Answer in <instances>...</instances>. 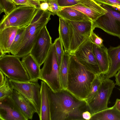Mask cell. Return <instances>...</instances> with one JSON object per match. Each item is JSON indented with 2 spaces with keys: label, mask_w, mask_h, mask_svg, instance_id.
Instances as JSON below:
<instances>
[{
  "label": "cell",
  "mask_w": 120,
  "mask_h": 120,
  "mask_svg": "<svg viewBox=\"0 0 120 120\" xmlns=\"http://www.w3.org/2000/svg\"><path fill=\"white\" fill-rule=\"evenodd\" d=\"M49 95L50 120H84L82 114L87 107L85 101L77 99L66 90L54 92L49 88Z\"/></svg>",
  "instance_id": "6da1fadb"
},
{
  "label": "cell",
  "mask_w": 120,
  "mask_h": 120,
  "mask_svg": "<svg viewBox=\"0 0 120 120\" xmlns=\"http://www.w3.org/2000/svg\"><path fill=\"white\" fill-rule=\"evenodd\" d=\"M97 75L80 64L74 55H70L66 90L77 99L85 101Z\"/></svg>",
  "instance_id": "7a4b0ae2"
},
{
  "label": "cell",
  "mask_w": 120,
  "mask_h": 120,
  "mask_svg": "<svg viewBox=\"0 0 120 120\" xmlns=\"http://www.w3.org/2000/svg\"><path fill=\"white\" fill-rule=\"evenodd\" d=\"M48 11L39 9L30 23L25 27L23 38L20 49L15 55L20 59L30 54L40 31L51 19Z\"/></svg>",
  "instance_id": "3957f363"
},
{
  "label": "cell",
  "mask_w": 120,
  "mask_h": 120,
  "mask_svg": "<svg viewBox=\"0 0 120 120\" xmlns=\"http://www.w3.org/2000/svg\"><path fill=\"white\" fill-rule=\"evenodd\" d=\"M39 79L45 82L53 92L62 90L59 68L54 43H52L43 66L41 69Z\"/></svg>",
  "instance_id": "277c9868"
},
{
  "label": "cell",
  "mask_w": 120,
  "mask_h": 120,
  "mask_svg": "<svg viewBox=\"0 0 120 120\" xmlns=\"http://www.w3.org/2000/svg\"><path fill=\"white\" fill-rule=\"evenodd\" d=\"M39 9L24 5L16 6L8 14L4 15L0 21V30L11 26L25 27L30 23Z\"/></svg>",
  "instance_id": "5b68a950"
},
{
  "label": "cell",
  "mask_w": 120,
  "mask_h": 120,
  "mask_svg": "<svg viewBox=\"0 0 120 120\" xmlns=\"http://www.w3.org/2000/svg\"><path fill=\"white\" fill-rule=\"evenodd\" d=\"M65 20L68 23L69 31L68 53L70 55H74L80 46L90 38L94 30L93 22L90 21H74Z\"/></svg>",
  "instance_id": "8992f818"
},
{
  "label": "cell",
  "mask_w": 120,
  "mask_h": 120,
  "mask_svg": "<svg viewBox=\"0 0 120 120\" xmlns=\"http://www.w3.org/2000/svg\"><path fill=\"white\" fill-rule=\"evenodd\" d=\"M98 3L107 12L93 22L94 29L96 28H100L108 34L120 39V8Z\"/></svg>",
  "instance_id": "52a82bcc"
},
{
  "label": "cell",
  "mask_w": 120,
  "mask_h": 120,
  "mask_svg": "<svg viewBox=\"0 0 120 120\" xmlns=\"http://www.w3.org/2000/svg\"><path fill=\"white\" fill-rule=\"evenodd\" d=\"M0 71L10 79L23 81L30 80L21 61L15 55L5 54L0 56Z\"/></svg>",
  "instance_id": "ba28073f"
},
{
  "label": "cell",
  "mask_w": 120,
  "mask_h": 120,
  "mask_svg": "<svg viewBox=\"0 0 120 120\" xmlns=\"http://www.w3.org/2000/svg\"><path fill=\"white\" fill-rule=\"evenodd\" d=\"M38 80L23 81L10 79L14 89L19 92L31 102L39 116L41 112V86L38 83Z\"/></svg>",
  "instance_id": "9c48e42d"
},
{
  "label": "cell",
  "mask_w": 120,
  "mask_h": 120,
  "mask_svg": "<svg viewBox=\"0 0 120 120\" xmlns=\"http://www.w3.org/2000/svg\"><path fill=\"white\" fill-rule=\"evenodd\" d=\"M115 85L113 80L105 78L103 75L98 93L87 105L91 116L108 108L109 99Z\"/></svg>",
  "instance_id": "30bf717a"
},
{
  "label": "cell",
  "mask_w": 120,
  "mask_h": 120,
  "mask_svg": "<svg viewBox=\"0 0 120 120\" xmlns=\"http://www.w3.org/2000/svg\"><path fill=\"white\" fill-rule=\"evenodd\" d=\"M52 43V38L45 26L37 37L30 53L40 66L44 63Z\"/></svg>",
  "instance_id": "8fae6325"
},
{
  "label": "cell",
  "mask_w": 120,
  "mask_h": 120,
  "mask_svg": "<svg viewBox=\"0 0 120 120\" xmlns=\"http://www.w3.org/2000/svg\"><path fill=\"white\" fill-rule=\"evenodd\" d=\"M93 43L90 38L85 41L74 53L78 61L97 75L101 74L93 50Z\"/></svg>",
  "instance_id": "7c38bea8"
},
{
  "label": "cell",
  "mask_w": 120,
  "mask_h": 120,
  "mask_svg": "<svg viewBox=\"0 0 120 120\" xmlns=\"http://www.w3.org/2000/svg\"><path fill=\"white\" fill-rule=\"evenodd\" d=\"M0 119L1 120H27L11 96L0 99Z\"/></svg>",
  "instance_id": "4fadbf2b"
},
{
  "label": "cell",
  "mask_w": 120,
  "mask_h": 120,
  "mask_svg": "<svg viewBox=\"0 0 120 120\" xmlns=\"http://www.w3.org/2000/svg\"><path fill=\"white\" fill-rule=\"evenodd\" d=\"M68 7L75 9L82 12L93 22L107 12L94 0H80L79 3Z\"/></svg>",
  "instance_id": "5bb4252c"
},
{
  "label": "cell",
  "mask_w": 120,
  "mask_h": 120,
  "mask_svg": "<svg viewBox=\"0 0 120 120\" xmlns=\"http://www.w3.org/2000/svg\"><path fill=\"white\" fill-rule=\"evenodd\" d=\"M11 98L21 112L27 119H32L34 113H36L33 105L19 92L14 90Z\"/></svg>",
  "instance_id": "9a60e30c"
},
{
  "label": "cell",
  "mask_w": 120,
  "mask_h": 120,
  "mask_svg": "<svg viewBox=\"0 0 120 120\" xmlns=\"http://www.w3.org/2000/svg\"><path fill=\"white\" fill-rule=\"evenodd\" d=\"M19 28L11 26L0 30V56L10 53L11 46Z\"/></svg>",
  "instance_id": "2e32d148"
},
{
  "label": "cell",
  "mask_w": 120,
  "mask_h": 120,
  "mask_svg": "<svg viewBox=\"0 0 120 120\" xmlns=\"http://www.w3.org/2000/svg\"><path fill=\"white\" fill-rule=\"evenodd\" d=\"M93 50L101 74L105 75L108 72L110 66L108 49L104 45L99 47L93 45Z\"/></svg>",
  "instance_id": "e0dca14e"
},
{
  "label": "cell",
  "mask_w": 120,
  "mask_h": 120,
  "mask_svg": "<svg viewBox=\"0 0 120 120\" xmlns=\"http://www.w3.org/2000/svg\"><path fill=\"white\" fill-rule=\"evenodd\" d=\"M108 50L110 66L108 72L104 76L109 79L114 76L120 69V45L116 47L110 46Z\"/></svg>",
  "instance_id": "ac0fdd59"
},
{
  "label": "cell",
  "mask_w": 120,
  "mask_h": 120,
  "mask_svg": "<svg viewBox=\"0 0 120 120\" xmlns=\"http://www.w3.org/2000/svg\"><path fill=\"white\" fill-rule=\"evenodd\" d=\"M40 120H50L49 98V87L44 81L41 82Z\"/></svg>",
  "instance_id": "d6986e66"
},
{
  "label": "cell",
  "mask_w": 120,
  "mask_h": 120,
  "mask_svg": "<svg viewBox=\"0 0 120 120\" xmlns=\"http://www.w3.org/2000/svg\"><path fill=\"white\" fill-rule=\"evenodd\" d=\"M21 62L28 74L30 80L39 79L40 66L30 53L22 58Z\"/></svg>",
  "instance_id": "ffe728a7"
},
{
  "label": "cell",
  "mask_w": 120,
  "mask_h": 120,
  "mask_svg": "<svg viewBox=\"0 0 120 120\" xmlns=\"http://www.w3.org/2000/svg\"><path fill=\"white\" fill-rule=\"evenodd\" d=\"M64 19L74 21H92L87 16L76 9L68 7L63 8L56 14Z\"/></svg>",
  "instance_id": "44dd1931"
},
{
  "label": "cell",
  "mask_w": 120,
  "mask_h": 120,
  "mask_svg": "<svg viewBox=\"0 0 120 120\" xmlns=\"http://www.w3.org/2000/svg\"><path fill=\"white\" fill-rule=\"evenodd\" d=\"M91 120H120V112L114 105L111 107L94 114Z\"/></svg>",
  "instance_id": "7402d4cb"
},
{
  "label": "cell",
  "mask_w": 120,
  "mask_h": 120,
  "mask_svg": "<svg viewBox=\"0 0 120 120\" xmlns=\"http://www.w3.org/2000/svg\"><path fill=\"white\" fill-rule=\"evenodd\" d=\"M70 55L64 51L62 61L59 67V73L62 90H66L68 82V75Z\"/></svg>",
  "instance_id": "603a6c76"
},
{
  "label": "cell",
  "mask_w": 120,
  "mask_h": 120,
  "mask_svg": "<svg viewBox=\"0 0 120 120\" xmlns=\"http://www.w3.org/2000/svg\"><path fill=\"white\" fill-rule=\"evenodd\" d=\"M58 28L59 37L64 48V51L68 53L69 49V34L68 23L66 20L59 17Z\"/></svg>",
  "instance_id": "cb8c5ba5"
},
{
  "label": "cell",
  "mask_w": 120,
  "mask_h": 120,
  "mask_svg": "<svg viewBox=\"0 0 120 120\" xmlns=\"http://www.w3.org/2000/svg\"><path fill=\"white\" fill-rule=\"evenodd\" d=\"M25 27L19 28L10 49V53L16 55L18 52L21 45L23 40Z\"/></svg>",
  "instance_id": "d4e9b609"
},
{
  "label": "cell",
  "mask_w": 120,
  "mask_h": 120,
  "mask_svg": "<svg viewBox=\"0 0 120 120\" xmlns=\"http://www.w3.org/2000/svg\"><path fill=\"white\" fill-rule=\"evenodd\" d=\"M103 75L101 74L97 75L91 85L90 92L85 100L87 105L98 93L101 85Z\"/></svg>",
  "instance_id": "484cf974"
},
{
  "label": "cell",
  "mask_w": 120,
  "mask_h": 120,
  "mask_svg": "<svg viewBox=\"0 0 120 120\" xmlns=\"http://www.w3.org/2000/svg\"><path fill=\"white\" fill-rule=\"evenodd\" d=\"M5 77L4 83L0 86V99L6 97L11 96L14 90L10 79L5 75Z\"/></svg>",
  "instance_id": "4316f807"
},
{
  "label": "cell",
  "mask_w": 120,
  "mask_h": 120,
  "mask_svg": "<svg viewBox=\"0 0 120 120\" xmlns=\"http://www.w3.org/2000/svg\"><path fill=\"white\" fill-rule=\"evenodd\" d=\"M13 0H0V14H8L16 7Z\"/></svg>",
  "instance_id": "83f0119b"
},
{
  "label": "cell",
  "mask_w": 120,
  "mask_h": 120,
  "mask_svg": "<svg viewBox=\"0 0 120 120\" xmlns=\"http://www.w3.org/2000/svg\"><path fill=\"white\" fill-rule=\"evenodd\" d=\"M54 43L55 45L56 54L59 68L64 51L63 49L62 44L59 38H56Z\"/></svg>",
  "instance_id": "f1b7e54d"
},
{
  "label": "cell",
  "mask_w": 120,
  "mask_h": 120,
  "mask_svg": "<svg viewBox=\"0 0 120 120\" xmlns=\"http://www.w3.org/2000/svg\"><path fill=\"white\" fill-rule=\"evenodd\" d=\"M16 5H22L33 7L39 9L41 1H35L29 0H13Z\"/></svg>",
  "instance_id": "f546056e"
},
{
  "label": "cell",
  "mask_w": 120,
  "mask_h": 120,
  "mask_svg": "<svg viewBox=\"0 0 120 120\" xmlns=\"http://www.w3.org/2000/svg\"><path fill=\"white\" fill-rule=\"evenodd\" d=\"M48 2L50 5L48 11L51 15H56L58 11L63 8L59 6L57 0H50Z\"/></svg>",
  "instance_id": "4dcf8cb0"
},
{
  "label": "cell",
  "mask_w": 120,
  "mask_h": 120,
  "mask_svg": "<svg viewBox=\"0 0 120 120\" xmlns=\"http://www.w3.org/2000/svg\"><path fill=\"white\" fill-rule=\"evenodd\" d=\"M59 6L64 8L71 7L80 3V0H57Z\"/></svg>",
  "instance_id": "1f68e13d"
},
{
  "label": "cell",
  "mask_w": 120,
  "mask_h": 120,
  "mask_svg": "<svg viewBox=\"0 0 120 120\" xmlns=\"http://www.w3.org/2000/svg\"><path fill=\"white\" fill-rule=\"evenodd\" d=\"M90 38L93 44L99 47H101L104 45L103 40L95 34L93 31L92 32Z\"/></svg>",
  "instance_id": "d6a6232c"
},
{
  "label": "cell",
  "mask_w": 120,
  "mask_h": 120,
  "mask_svg": "<svg viewBox=\"0 0 120 120\" xmlns=\"http://www.w3.org/2000/svg\"><path fill=\"white\" fill-rule=\"evenodd\" d=\"M97 2L120 8V0H94Z\"/></svg>",
  "instance_id": "836d02e7"
},
{
  "label": "cell",
  "mask_w": 120,
  "mask_h": 120,
  "mask_svg": "<svg viewBox=\"0 0 120 120\" xmlns=\"http://www.w3.org/2000/svg\"><path fill=\"white\" fill-rule=\"evenodd\" d=\"M49 7L50 5L48 2H42L40 3L39 5V9L44 11H48Z\"/></svg>",
  "instance_id": "e575fe53"
},
{
  "label": "cell",
  "mask_w": 120,
  "mask_h": 120,
  "mask_svg": "<svg viewBox=\"0 0 120 120\" xmlns=\"http://www.w3.org/2000/svg\"><path fill=\"white\" fill-rule=\"evenodd\" d=\"M82 116L84 120H90L91 114L89 111L86 110L82 113Z\"/></svg>",
  "instance_id": "d590c367"
},
{
  "label": "cell",
  "mask_w": 120,
  "mask_h": 120,
  "mask_svg": "<svg viewBox=\"0 0 120 120\" xmlns=\"http://www.w3.org/2000/svg\"><path fill=\"white\" fill-rule=\"evenodd\" d=\"M114 76L115 78V84L120 86V69Z\"/></svg>",
  "instance_id": "8d00e7d4"
},
{
  "label": "cell",
  "mask_w": 120,
  "mask_h": 120,
  "mask_svg": "<svg viewBox=\"0 0 120 120\" xmlns=\"http://www.w3.org/2000/svg\"><path fill=\"white\" fill-rule=\"evenodd\" d=\"M3 72L0 71V86H2L5 80V75Z\"/></svg>",
  "instance_id": "74e56055"
},
{
  "label": "cell",
  "mask_w": 120,
  "mask_h": 120,
  "mask_svg": "<svg viewBox=\"0 0 120 120\" xmlns=\"http://www.w3.org/2000/svg\"><path fill=\"white\" fill-rule=\"evenodd\" d=\"M115 105L117 109L120 112V99H116Z\"/></svg>",
  "instance_id": "f35d334b"
},
{
  "label": "cell",
  "mask_w": 120,
  "mask_h": 120,
  "mask_svg": "<svg viewBox=\"0 0 120 120\" xmlns=\"http://www.w3.org/2000/svg\"><path fill=\"white\" fill-rule=\"evenodd\" d=\"M30 1H41V0H29Z\"/></svg>",
  "instance_id": "ab89813d"
},
{
  "label": "cell",
  "mask_w": 120,
  "mask_h": 120,
  "mask_svg": "<svg viewBox=\"0 0 120 120\" xmlns=\"http://www.w3.org/2000/svg\"><path fill=\"white\" fill-rule=\"evenodd\" d=\"M41 2H47L50 0H41Z\"/></svg>",
  "instance_id": "60d3db41"
},
{
  "label": "cell",
  "mask_w": 120,
  "mask_h": 120,
  "mask_svg": "<svg viewBox=\"0 0 120 120\" xmlns=\"http://www.w3.org/2000/svg\"></svg>",
  "instance_id": "b9f144b4"
}]
</instances>
